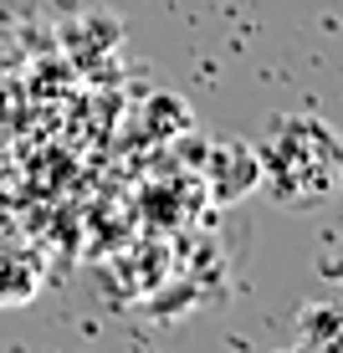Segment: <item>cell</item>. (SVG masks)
I'll list each match as a JSON object with an SVG mask.
<instances>
[{
	"instance_id": "obj_3",
	"label": "cell",
	"mask_w": 343,
	"mask_h": 353,
	"mask_svg": "<svg viewBox=\"0 0 343 353\" xmlns=\"http://www.w3.org/2000/svg\"><path fill=\"white\" fill-rule=\"evenodd\" d=\"M302 327H308V343H317V348H328L338 338V307H328V302H313V307H302Z\"/></svg>"
},
{
	"instance_id": "obj_1",
	"label": "cell",
	"mask_w": 343,
	"mask_h": 353,
	"mask_svg": "<svg viewBox=\"0 0 343 353\" xmlns=\"http://www.w3.org/2000/svg\"><path fill=\"white\" fill-rule=\"evenodd\" d=\"M256 164H262V185L277 205H287V210H317L338 190L343 154H338V139L323 118L292 113V118L272 123L266 143L256 149Z\"/></svg>"
},
{
	"instance_id": "obj_2",
	"label": "cell",
	"mask_w": 343,
	"mask_h": 353,
	"mask_svg": "<svg viewBox=\"0 0 343 353\" xmlns=\"http://www.w3.org/2000/svg\"><path fill=\"white\" fill-rule=\"evenodd\" d=\"M36 287H41V261H36V251L16 246V241H0V307L31 302Z\"/></svg>"
}]
</instances>
